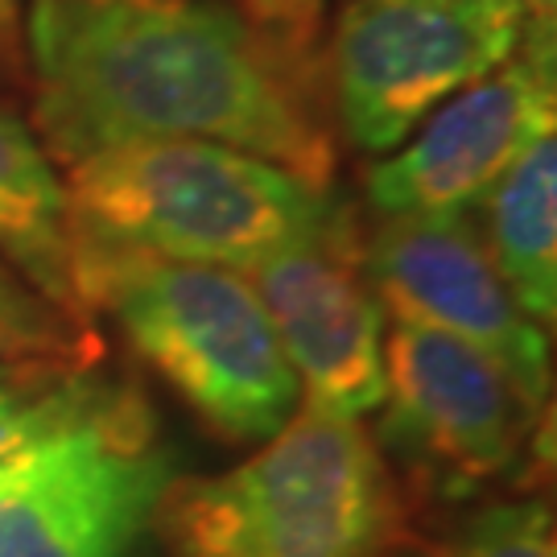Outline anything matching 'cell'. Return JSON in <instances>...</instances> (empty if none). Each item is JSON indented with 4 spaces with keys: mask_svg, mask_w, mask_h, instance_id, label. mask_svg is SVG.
<instances>
[{
    "mask_svg": "<svg viewBox=\"0 0 557 557\" xmlns=\"http://www.w3.org/2000/svg\"><path fill=\"white\" fill-rule=\"evenodd\" d=\"M34 128L62 165L220 140L326 190L335 149L273 41L220 0H25Z\"/></svg>",
    "mask_w": 557,
    "mask_h": 557,
    "instance_id": "cell-1",
    "label": "cell"
},
{
    "mask_svg": "<svg viewBox=\"0 0 557 557\" xmlns=\"http://www.w3.org/2000/svg\"><path fill=\"white\" fill-rule=\"evenodd\" d=\"M153 524L170 557H380L397 496L363 421L306 400L239 467L170 479Z\"/></svg>",
    "mask_w": 557,
    "mask_h": 557,
    "instance_id": "cell-2",
    "label": "cell"
},
{
    "mask_svg": "<svg viewBox=\"0 0 557 557\" xmlns=\"http://www.w3.org/2000/svg\"><path fill=\"white\" fill-rule=\"evenodd\" d=\"M75 239L244 273L338 220L326 190L220 140H133L66 165Z\"/></svg>",
    "mask_w": 557,
    "mask_h": 557,
    "instance_id": "cell-3",
    "label": "cell"
},
{
    "mask_svg": "<svg viewBox=\"0 0 557 557\" xmlns=\"http://www.w3.org/2000/svg\"><path fill=\"white\" fill-rule=\"evenodd\" d=\"M75 294L83 310H108L140 359L223 438H273L298 409L277 331L232 269L75 239Z\"/></svg>",
    "mask_w": 557,
    "mask_h": 557,
    "instance_id": "cell-4",
    "label": "cell"
},
{
    "mask_svg": "<svg viewBox=\"0 0 557 557\" xmlns=\"http://www.w3.org/2000/svg\"><path fill=\"white\" fill-rule=\"evenodd\" d=\"M524 0H347L331 46L343 128L363 153H393L462 87L512 59Z\"/></svg>",
    "mask_w": 557,
    "mask_h": 557,
    "instance_id": "cell-5",
    "label": "cell"
},
{
    "mask_svg": "<svg viewBox=\"0 0 557 557\" xmlns=\"http://www.w3.org/2000/svg\"><path fill=\"white\" fill-rule=\"evenodd\" d=\"M174 479L133 393L0 462V557H133Z\"/></svg>",
    "mask_w": 557,
    "mask_h": 557,
    "instance_id": "cell-6",
    "label": "cell"
},
{
    "mask_svg": "<svg viewBox=\"0 0 557 557\" xmlns=\"http://www.w3.org/2000/svg\"><path fill=\"white\" fill-rule=\"evenodd\" d=\"M557 128L554 13L529 17L512 59L462 87L368 170L380 215H467L529 140Z\"/></svg>",
    "mask_w": 557,
    "mask_h": 557,
    "instance_id": "cell-7",
    "label": "cell"
},
{
    "mask_svg": "<svg viewBox=\"0 0 557 557\" xmlns=\"http://www.w3.org/2000/svg\"><path fill=\"white\" fill-rule=\"evenodd\" d=\"M380 409V438L442 492H471L512 471L541 418L483 351L400 319L384 338Z\"/></svg>",
    "mask_w": 557,
    "mask_h": 557,
    "instance_id": "cell-8",
    "label": "cell"
},
{
    "mask_svg": "<svg viewBox=\"0 0 557 557\" xmlns=\"http://www.w3.org/2000/svg\"><path fill=\"white\" fill-rule=\"evenodd\" d=\"M359 264L384 310L483 351L545 409L554 388L549 338L508 294L467 215H380Z\"/></svg>",
    "mask_w": 557,
    "mask_h": 557,
    "instance_id": "cell-9",
    "label": "cell"
},
{
    "mask_svg": "<svg viewBox=\"0 0 557 557\" xmlns=\"http://www.w3.org/2000/svg\"><path fill=\"white\" fill-rule=\"evenodd\" d=\"M239 277L257 289L310 405L359 421L376 413L384 400V306L343 223L285 244Z\"/></svg>",
    "mask_w": 557,
    "mask_h": 557,
    "instance_id": "cell-10",
    "label": "cell"
},
{
    "mask_svg": "<svg viewBox=\"0 0 557 557\" xmlns=\"http://www.w3.org/2000/svg\"><path fill=\"white\" fill-rule=\"evenodd\" d=\"M0 260L54 314H83L75 294V232L66 186L34 128L0 108Z\"/></svg>",
    "mask_w": 557,
    "mask_h": 557,
    "instance_id": "cell-11",
    "label": "cell"
},
{
    "mask_svg": "<svg viewBox=\"0 0 557 557\" xmlns=\"http://www.w3.org/2000/svg\"><path fill=\"white\" fill-rule=\"evenodd\" d=\"M479 211V236L499 281L529 319L549 326L557 314V128L520 149Z\"/></svg>",
    "mask_w": 557,
    "mask_h": 557,
    "instance_id": "cell-12",
    "label": "cell"
},
{
    "mask_svg": "<svg viewBox=\"0 0 557 557\" xmlns=\"http://www.w3.org/2000/svg\"><path fill=\"white\" fill-rule=\"evenodd\" d=\"M112 388L50 356L0 363V462L100 409Z\"/></svg>",
    "mask_w": 557,
    "mask_h": 557,
    "instance_id": "cell-13",
    "label": "cell"
},
{
    "mask_svg": "<svg viewBox=\"0 0 557 557\" xmlns=\"http://www.w3.org/2000/svg\"><path fill=\"white\" fill-rule=\"evenodd\" d=\"M438 557H557L554 512L541 499L492 504Z\"/></svg>",
    "mask_w": 557,
    "mask_h": 557,
    "instance_id": "cell-14",
    "label": "cell"
},
{
    "mask_svg": "<svg viewBox=\"0 0 557 557\" xmlns=\"http://www.w3.org/2000/svg\"><path fill=\"white\" fill-rule=\"evenodd\" d=\"M0 326L9 331H25V335H38L46 343H62V347H75L71 335V322L54 314L46 301L25 285V281L0 260Z\"/></svg>",
    "mask_w": 557,
    "mask_h": 557,
    "instance_id": "cell-15",
    "label": "cell"
},
{
    "mask_svg": "<svg viewBox=\"0 0 557 557\" xmlns=\"http://www.w3.org/2000/svg\"><path fill=\"white\" fill-rule=\"evenodd\" d=\"M322 4H326V0H248L260 34L273 41V46L285 41V46H294V50L314 38Z\"/></svg>",
    "mask_w": 557,
    "mask_h": 557,
    "instance_id": "cell-16",
    "label": "cell"
},
{
    "mask_svg": "<svg viewBox=\"0 0 557 557\" xmlns=\"http://www.w3.org/2000/svg\"><path fill=\"white\" fill-rule=\"evenodd\" d=\"M38 356H75V347L46 343V338H38V335L0 326V363H4V359H38Z\"/></svg>",
    "mask_w": 557,
    "mask_h": 557,
    "instance_id": "cell-17",
    "label": "cell"
},
{
    "mask_svg": "<svg viewBox=\"0 0 557 557\" xmlns=\"http://www.w3.org/2000/svg\"><path fill=\"white\" fill-rule=\"evenodd\" d=\"M21 21H25V0H0V66H9L17 50Z\"/></svg>",
    "mask_w": 557,
    "mask_h": 557,
    "instance_id": "cell-18",
    "label": "cell"
},
{
    "mask_svg": "<svg viewBox=\"0 0 557 557\" xmlns=\"http://www.w3.org/2000/svg\"><path fill=\"white\" fill-rule=\"evenodd\" d=\"M529 9H533V17H545V13H554V0H524Z\"/></svg>",
    "mask_w": 557,
    "mask_h": 557,
    "instance_id": "cell-19",
    "label": "cell"
},
{
    "mask_svg": "<svg viewBox=\"0 0 557 557\" xmlns=\"http://www.w3.org/2000/svg\"><path fill=\"white\" fill-rule=\"evenodd\" d=\"M4 363H9V359H4Z\"/></svg>",
    "mask_w": 557,
    "mask_h": 557,
    "instance_id": "cell-20",
    "label": "cell"
}]
</instances>
